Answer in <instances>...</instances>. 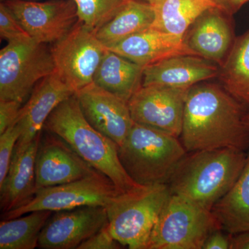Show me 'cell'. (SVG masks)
Wrapping results in <instances>:
<instances>
[{"label":"cell","instance_id":"cell-12","mask_svg":"<svg viewBox=\"0 0 249 249\" xmlns=\"http://www.w3.org/2000/svg\"><path fill=\"white\" fill-rule=\"evenodd\" d=\"M35 170L36 191L72 182L99 172L81 158L61 137L48 131L41 135Z\"/></svg>","mask_w":249,"mask_h":249},{"label":"cell","instance_id":"cell-37","mask_svg":"<svg viewBox=\"0 0 249 249\" xmlns=\"http://www.w3.org/2000/svg\"><path fill=\"white\" fill-rule=\"evenodd\" d=\"M213 1H214V0H213ZM214 3H215V2H214Z\"/></svg>","mask_w":249,"mask_h":249},{"label":"cell","instance_id":"cell-13","mask_svg":"<svg viewBox=\"0 0 249 249\" xmlns=\"http://www.w3.org/2000/svg\"><path fill=\"white\" fill-rule=\"evenodd\" d=\"M108 222L107 209L102 206H81L53 212L41 231L38 247L78 249Z\"/></svg>","mask_w":249,"mask_h":249},{"label":"cell","instance_id":"cell-28","mask_svg":"<svg viewBox=\"0 0 249 249\" xmlns=\"http://www.w3.org/2000/svg\"><path fill=\"white\" fill-rule=\"evenodd\" d=\"M0 36L8 42L31 38L17 18L2 1L0 4Z\"/></svg>","mask_w":249,"mask_h":249},{"label":"cell","instance_id":"cell-6","mask_svg":"<svg viewBox=\"0 0 249 249\" xmlns=\"http://www.w3.org/2000/svg\"><path fill=\"white\" fill-rule=\"evenodd\" d=\"M218 229L222 228L212 211L171 193L146 249H202L209 236Z\"/></svg>","mask_w":249,"mask_h":249},{"label":"cell","instance_id":"cell-10","mask_svg":"<svg viewBox=\"0 0 249 249\" xmlns=\"http://www.w3.org/2000/svg\"><path fill=\"white\" fill-rule=\"evenodd\" d=\"M2 2L31 38L40 43H55L78 22L74 0H6Z\"/></svg>","mask_w":249,"mask_h":249},{"label":"cell","instance_id":"cell-24","mask_svg":"<svg viewBox=\"0 0 249 249\" xmlns=\"http://www.w3.org/2000/svg\"><path fill=\"white\" fill-rule=\"evenodd\" d=\"M217 78L228 92L249 107V30L236 37Z\"/></svg>","mask_w":249,"mask_h":249},{"label":"cell","instance_id":"cell-7","mask_svg":"<svg viewBox=\"0 0 249 249\" xmlns=\"http://www.w3.org/2000/svg\"><path fill=\"white\" fill-rule=\"evenodd\" d=\"M55 71L47 44L33 38L8 42L0 51V101L22 104L36 85Z\"/></svg>","mask_w":249,"mask_h":249},{"label":"cell","instance_id":"cell-32","mask_svg":"<svg viewBox=\"0 0 249 249\" xmlns=\"http://www.w3.org/2000/svg\"><path fill=\"white\" fill-rule=\"evenodd\" d=\"M218 7L227 12L231 16H233L249 0H214Z\"/></svg>","mask_w":249,"mask_h":249},{"label":"cell","instance_id":"cell-33","mask_svg":"<svg viewBox=\"0 0 249 249\" xmlns=\"http://www.w3.org/2000/svg\"><path fill=\"white\" fill-rule=\"evenodd\" d=\"M231 249H249V231L232 235Z\"/></svg>","mask_w":249,"mask_h":249},{"label":"cell","instance_id":"cell-1","mask_svg":"<svg viewBox=\"0 0 249 249\" xmlns=\"http://www.w3.org/2000/svg\"><path fill=\"white\" fill-rule=\"evenodd\" d=\"M249 107L222 85L204 81L187 93L179 139L187 152L231 147L249 150L244 119Z\"/></svg>","mask_w":249,"mask_h":249},{"label":"cell","instance_id":"cell-11","mask_svg":"<svg viewBox=\"0 0 249 249\" xmlns=\"http://www.w3.org/2000/svg\"><path fill=\"white\" fill-rule=\"evenodd\" d=\"M189 89L142 86L128 101L134 122L179 138Z\"/></svg>","mask_w":249,"mask_h":249},{"label":"cell","instance_id":"cell-21","mask_svg":"<svg viewBox=\"0 0 249 249\" xmlns=\"http://www.w3.org/2000/svg\"><path fill=\"white\" fill-rule=\"evenodd\" d=\"M155 19V10L150 3L127 0L114 17L98 29L96 36L109 49L129 36L150 29Z\"/></svg>","mask_w":249,"mask_h":249},{"label":"cell","instance_id":"cell-2","mask_svg":"<svg viewBox=\"0 0 249 249\" xmlns=\"http://www.w3.org/2000/svg\"><path fill=\"white\" fill-rule=\"evenodd\" d=\"M247 157L231 147L187 152L168 181L170 191L212 211L238 179Z\"/></svg>","mask_w":249,"mask_h":249},{"label":"cell","instance_id":"cell-18","mask_svg":"<svg viewBox=\"0 0 249 249\" xmlns=\"http://www.w3.org/2000/svg\"><path fill=\"white\" fill-rule=\"evenodd\" d=\"M142 67L178 55H196L183 37L150 28L108 49Z\"/></svg>","mask_w":249,"mask_h":249},{"label":"cell","instance_id":"cell-27","mask_svg":"<svg viewBox=\"0 0 249 249\" xmlns=\"http://www.w3.org/2000/svg\"><path fill=\"white\" fill-rule=\"evenodd\" d=\"M20 134V128L16 122L0 134V183L4 181L9 171L15 147Z\"/></svg>","mask_w":249,"mask_h":249},{"label":"cell","instance_id":"cell-15","mask_svg":"<svg viewBox=\"0 0 249 249\" xmlns=\"http://www.w3.org/2000/svg\"><path fill=\"white\" fill-rule=\"evenodd\" d=\"M74 93V90L62 81L55 71L37 83L25 106L21 108L16 121L21 134L14 155L27 148L42 132L46 121L55 108Z\"/></svg>","mask_w":249,"mask_h":249},{"label":"cell","instance_id":"cell-20","mask_svg":"<svg viewBox=\"0 0 249 249\" xmlns=\"http://www.w3.org/2000/svg\"><path fill=\"white\" fill-rule=\"evenodd\" d=\"M144 67L107 49L93 76V83L128 101L142 88Z\"/></svg>","mask_w":249,"mask_h":249},{"label":"cell","instance_id":"cell-9","mask_svg":"<svg viewBox=\"0 0 249 249\" xmlns=\"http://www.w3.org/2000/svg\"><path fill=\"white\" fill-rule=\"evenodd\" d=\"M107 50L98 40L96 31L79 20L51 47L55 73L75 92L93 83L95 72Z\"/></svg>","mask_w":249,"mask_h":249},{"label":"cell","instance_id":"cell-17","mask_svg":"<svg viewBox=\"0 0 249 249\" xmlns=\"http://www.w3.org/2000/svg\"><path fill=\"white\" fill-rule=\"evenodd\" d=\"M217 64L193 55H178L144 67L142 86L190 89L201 82L217 78Z\"/></svg>","mask_w":249,"mask_h":249},{"label":"cell","instance_id":"cell-35","mask_svg":"<svg viewBox=\"0 0 249 249\" xmlns=\"http://www.w3.org/2000/svg\"><path fill=\"white\" fill-rule=\"evenodd\" d=\"M142 1H147V2L150 3V4H153V3L155 2L156 0H142Z\"/></svg>","mask_w":249,"mask_h":249},{"label":"cell","instance_id":"cell-31","mask_svg":"<svg viewBox=\"0 0 249 249\" xmlns=\"http://www.w3.org/2000/svg\"><path fill=\"white\" fill-rule=\"evenodd\" d=\"M232 235L222 229L214 231L205 242L202 249H231Z\"/></svg>","mask_w":249,"mask_h":249},{"label":"cell","instance_id":"cell-22","mask_svg":"<svg viewBox=\"0 0 249 249\" xmlns=\"http://www.w3.org/2000/svg\"><path fill=\"white\" fill-rule=\"evenodd\" d=\"M212 212L224 231L231 235L249 231V152L238 179L214 205Z\"/></svg>","mask_w":249,"mask_h":249},{"label":"cell","instance_id":"cell-36","mask_svg":"<svg viewBox=\"0 0 249 249\" xmlns=\"http://www.w3.org/2000/svg\"><path fill=\"white\" fill-rule=\"evenodd\" d=\"M6 1V0H1V1ZM26 1H40V0H26Z\"/></svg>","mask_w":249,"mask_h":249},{"label":"cell","instance_id":"cell-30","mask_svg":"<svg viewBox=\"0 0 249 249\" xmlns=\"http://www.w3.org/2000/svg\"><path fill=\"white\" fill-rule=\"evenodd\" d=\"M22 103L16 101H0V134L17 121Z\"/></svg>","mask_w":249,"mask_h":249},{"label":"cell","instance_id":"cell-34","mask_svg":"<svg viewBox=\"0 0 249 249\" xmlns=\"http://www.w3.org/2000/svg\"><path fill=\"white\" fill-rule=\"evenodd\" d=\"M244 122H245V125L247 126V128L249 130V111L247 112L244 119Z\"/></svg>","mask_w":249,"mask_h":249},{"label":"cell","instance_id":"cell-16","mask_svg":"<svg viewBox=\"0 0 249 249\" xmlns=\"http://www.w3.org/2000/svg\"><path fill=\"white\" fill-rule=\"evenodd\" d=\"M236 37L232 16L219 7H212L196 18L183 40L196 55L219 67L229 55Z\"/></svg>","mask_w":249,"mask_h":249},{"label":"cell","instance_id":"cell-23","mask_svg":"<svg viewBox=\"0 0 249 249\" xmlns=\"http://www.w3.org/2000/svg\"><path fill=\"white\" fill-rule=\"evenodd\" d=\"M152 28L178 37L185 34L206 10L218 7L213 0H156Z\"/></svg>","mask_w":249,"mask_h":249},{"label":"cell","instance_id":"cell-3","mask_svg":"<svg viewBox=\"0 0 249 249\" xmlns=\"http://www.w3.org/2000/svg\"><path fill=\"white\" fill-rule=\"evenodd\" d=\"M43 130L61 137L87 163L110 178L121 191H140L147 187L137 184L127 175L119 159V145L86 120L75 93L52 111Z\"/></svg>","mask_w":249,"mask_h":249},{"label":"cell","instance_id":"cell-8","mask_svg":"<svg viewBox=\"0 0 249 249\" xmlns=\"http://www.w3.org/2000/svg\"><path fill=\"white\" fill-rule=\"evenodd\" d=\"M122 193L104 174L91 176L58 186L45 187L36 191L27 204L1 214V219H10L36 211L53 212L85 206H107Z\"/></svg>","mask_w":249,"mask_h":249},{"label":"cell","instance_id":"cell-5","mask_svg":"<svg viewBox=\"0 0 249 249\" xmlns=\"http://www.w3.org/2000/svg\"><path fill=\"white\" fill-rule=\"evenodd\" d=\"M170 195L168 184H159L116 196L106 206L109 229L114 238L123 247L146 249L152 230Z\"/></svg>","mask_w":249,"mask_h":249},{"label":"cell","instance_id":"cell-29","mask_svg":"<svg viewBox=\"0 0 249 249\" xmlns=\"http://www.w3.org/2000/svg\"><path fill=\"white\" fill-rule=\"evenodd\" d=\"M122 247L111 234L108 222L101 230L83 242L78 249H119Z\"/></svg>","mask_w":249,"mask_h":249},{"label":"cell","instance_id":"cell-25","mask_svg":"<svg viewBox=\"0 0 249 249\" xmlns=\"http://www.w3.org/2000/svg\"><path fill=\"white\" fill-rule=\"evenodd\" d=\"M53 211H36L0 223V249H34L38 247L42 229Z\"/></svg>","mask_w":249,"mask_h":249},{"label":"cell","instance_id":"cell-26","mask_svg":"<svg viewBox=\"0 0 249 249\" xmlns=\"http://www.w3.org/2000/svg\"><path fill=\"white\" fill-rule=\"evenodd\" d=\"M78 20L91 30L97 31L114 17L127 0H74Z\"/></svg>","mask_w":249,"mask_h":249},{"label":"cell","instance_id":"cell-4","mask_svg":"<svg viewBox=\"0 0 249 249\" xmlns=\"http://www.w3.org/2000/svg\"><path fill=\"white\" fill-rule=\"evenodd\" d=\"M186 153L179 138L135 122L119 149L124 169L142 186L168 184Z\"/></svg>","mask_w":249,"mask_h":249},{"label":"cell","instance_id":"cell-19","mask_svg":"<svg viewBox=\"0 0 249 249\" xmlns=\"http://www.w3.org/2000/svg\"><path fill=\"white\" fill-rule=\"evenodd\" d=\"M42 133L25 150L13 156L7 175L0 183L1 213L22 207L35 196L36 157Z\"/></svg>","mask_w":249,"mask_h":249},{"label":"cell","instance_id":"cell-14","mask_svg":"<svg viewBox=\"0 0 249 249\" xmlns=\"http://www.w3.org/2000/svg\"><path fill=\"white\" fill-rule=\"evenodd\" d=\"M75 94L89 124L120 147L134 124L128 102L93 83Z\"/></svg>","mask_w":249,"mask_h":249}]
</instances>
